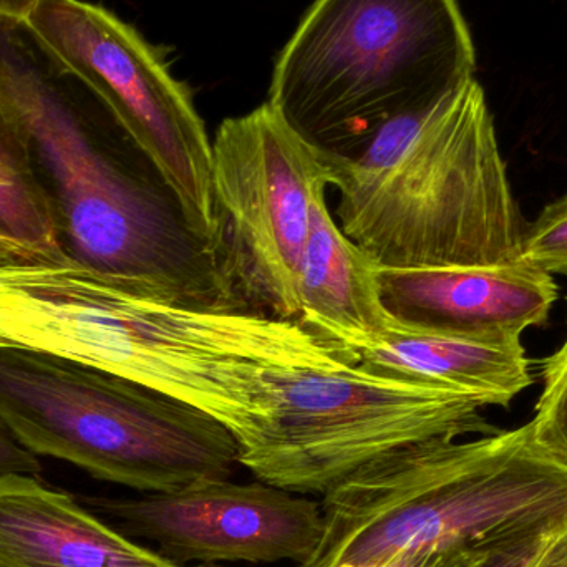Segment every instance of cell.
Wrapping results in <instances>:
<instances>
[{"label": "cell", "mask_w": 567, "mask_h": 567, "mask_svg": "<svg viewBox=\"0 0 567 567\" xmlns=\"http://www.w3.org/2000/svg\"><path fill=\"white\" fill-rule=\"evenodd\" d=\"M0 346L158 390L218 420L238 446L268 416L284 370L352 363L346 346L300 320L186 306L135 279L16 248H0Z\"/></svg>", "instance_id": "6da1fadb"}, {"label": "cell", "mask_w": 567, "mask_h": 567, "mask_svg": "<svg viewBox=\"0 0 567 567\" xmlns=\"http://www.w3.org/2000/svg\"><path fill=\"white\" fill-rule=\"evenodd\" d=\"M215 249L251 312L299 320V276L316 196L332 186L329 156L266 102L226 118L213 140Z\"/></svg>", "instance_id": "ba28073f"}, {"label": "cell", "mask_w": 567, "mask_h": 567, "mask_svg": "<svg viewBox=\"0 0 567 567\" xmlns=\"http://www.w3.org/2000/svg\"><path fill=\"white\" fill-rule=\"evenodd\" d=\"M522 262L549 276H567V195L526 226Z\"/></svg>", "instance_id": "e0dca14e"}, {"label": "cell", "mask_w": 567, "mask_h": 567, "mask_svg": "<svg viewBox=\"0 0 567 567\" xmlns=\"http://www.w3.org/2000/svg\"><path fill=\"white\" fill-rule=\"evenodd\" d=\"M380 290L400 326L512 342L543 326L559 297L553 276L518 262L488 268L379 269Z\"/></svg>", "instance_id": "8fae6325"}, {"label": "cell", "mask_w": 567, "mask_h": 567, "mask_svg": "<svg viewBox=\"0 0 567 567\" xmlns=\"http://www.w3.org/2000/svg\"><path fill=\"white\" fill-rule=\"evenodd\" d=\"M327 156L340 229L380 269L522 262L526 226L475 76L390 120L353 155Z\"/></svg>", "instance_id": "3957f363"}, {"label": "cell", "mask_w": 567, "mask_h": 567, "mask_svg": "<svg viewBox=\"0 0 567 567\" xmlns=\"http://www.w3.org/2000/svg\"><path fill=\"white\" fill-rule=\"evenodd\" d=\"M0 243L49 258H70L45 183L0 110Z\"/></svg>", "instance_id": "9a60e30c"}, {"label": "cell", "mask_w": 567, "mask_h": 567, "mask_svg": "<svg viewBox=\"0 0 567 567\" xmlns=\"http://www.w3.org/2000/svg\"><path fill=\"white\" fill-rule=\"evenodd\" d=\"M536 567H567V533L546 553L545 558Z\"/></svg>", "instance_id": "7402d4cb"}, {"label": "cell", "mask_w": 567, "mask_h": 567, "mask_svg": "<svg viewBox=\"0 0 567 567\" xmlns=\"http://www.w3.org/2000/svg\"><path fill=\"white\" fill-rule=\"evenodd\" d=\"M566 533L567 525H558L483 543L463 567H536Z\"/></svg>", "instance_id": "ac0fdd59"}, {"label": "cell", "mask_w": 567, "mask_h": 567, "mask_svg": "<svg viewBox=\"0 0 567 567\" xmlns=\"http://www.w3.org/2000/svg\"><path fill=\"white\" fill-rule=\"evenodd\" d=\"M40 472V456L25 449L0 419V478L12 475L39 476Z\"/></svg>", "instance_id": "d6986e66"}, {"label": "cell", "mask_w": 567, "mask_h": 567, "mask_svg": "<svg viewBox=\"0 0 567 567\" xmlns=\"http://www.w3.org/2000/svg\"><path fill=\"white\" fill-rule=\"evenodd\" d=\"M476 546L405 553L382 567H463Z\"/></svg>", "instance_id": "ffe728a7"}, {"label": "cell", "mask_w": 567, "mask_h": 567, "mask_svg": "<svg viewBox=\"0 0 567 567\" xmlns=\"http://www.w3.org/2000/svg\"><path fill=\"white\" fill-rule=\"evenodd\" d=\"M379 266L330 215L327 189L313 199L299 276V320L349 349L377 342L399 327L380 290Z\"/></svg>", "instance_id": "4fadbf2b"}, {"label": "cell", "mask_w": 567, "mask_h": 567, "mask_svg": "<svg viewBox=\"0 0 567 567\" xmlns=\"http://www.w3.org/2000/svg\"><path fill=\"white\" fill-rule=\"evenodd\" d=\"M132 539L159 546L182 565L198 561L303 565L323 535L320 503L268 483H202L138 498H83Z\"/></svg>", "instance_id": "30bf717a"}, {"label": "cell", "mask_w": 567, "mask_h": 567, "mask_svg": "<svg viewBox=\"0 0 567 567\" xmlns=\"http://www.w3.org/2000/svg\"><path fill=\"white\" fill-rule=\"evenodd\" d=\"M488 403L436 383L373 372L296 367L275 380L271 409L239 446L259 482L297 495H326L367 463L430 440L498 432Z\"/></svg>", "instance_id": "52a82bcc"}, {"label": "cell", "mask_w": 567, "mask_h": 567, "mask_svg": "<svg viewBox=\"0 0 567 567\" xmlns=\"http://www.w3.org/2000/svg\"><path fill=\"white\" fill-rule=\"evenodd\" d=\"M542 379L533 429L539 443L567 463V339L543 360Z\"/></svg>", "instance_id": "2e32d148"}, {"label": "cell", "mask_w": 567, "mask_h": 567, "mask_svg": "<svg viewBox=\"0 0 567 567\" xmlns=\"http://www.w3.org/2000/svg\"><path fill=\"white\" fill-rule=\"evenodd\" d=\"M0 567H185L39 476L0 478Z\"/></svg>", "instance_id": "7c38bea8"}, {"label": "cell", "mask_w": 567, "mask_h": 567, "mask_svg": "<svg viewBox=\"0 0 567 567\" xmlns=\"http://www.w3.org/2000/svg\"><path fill=\"white\" fill-rule=\"evenodd\" d=\"M40 0H0V19L25 22Z\"/></svg>", "instance_id": "44dd1931"}, {"label": "cell", "mask_w": 567, "mask_h": 567, "mask_svg": "<svg viewBox=\"0 0 567 567\" xmlns=\"http://www.w3.org/2000/svg\"><path fill=\"white\" fill-rule=\"evenodd\" d=\"M0 419L37 456L143 493L231 480L239 446L218 420L115 373L0 346Z\"/></svg>", "instance_id": "8992f818"}, {"label": "cell", "mask_w": 567, "mask_h": 567, "mask_svg": "<svg viewBox=\"0 0 567 567\" xmlns=\"http://www.w3.org/2000/svg\"><path fill=\"white\" fill-rule=\"evenodd\" d=\"M196 567H213V566H209V565H205V566H196Z\"/></svg>", "instance_id": "603a6c76"}, {"label": "cell", "mask_w": 567, "mask_h": 567, "mask_svg": "<svg viewBox=\"0 0 567 567\" xmlns=\"http://www.w3.org/2000/svg\"><path fill=\"white\" fill-rule=\"evenodd\" d=\"M350 352L363 369L472 393L489 406H508L535 382L522 340L485 342L399 323L383 339Z\"/></svg>", "instance_id": "5bb4252c"}, {"label": "cell", "mask_w": 567, "mask_h": 567, "mask_svg": "<svg viewBox=\"0 0 567 567\" xmlns=\"http://www.w3.org/2000/svg\"><path fill=\"white\" fill-rule=\"evenodd\" d=\"M475 70L458 0H316L279 53L268 103L313 148L350 156Z\"/></svg>", "instance_id": "5b68a950"}, {"label": "cell", "mask_w": 567, "mask_h": 567, "mask_svg": "<svg viewBox=\"0 0 567 567\" xmlns=\"http://www.w3.org/2000/svg\"><path fill=\"white\" fill-rule=\"evenodd\" d=\"M320 506L322 539L296 567H382L405 553L567 525V463L528 422L386 453L337 483Z\"/></svg>", "instance_id": "277c9868"}, {"label": "cell", "mask_w": 567, "mask_h": 567, "mask_svg": "<svg viewBox=\"0 0 567 567\" xmlns=\"http://www.w3.org/2000/svg\"><path fill=\"white\" fill-rule=\"evenodd\" d=\"M0 110L47 178L73 261L186 306L246 310L145 153L19 20L0 19Z\"/></svg>", "instance_id": "7a4b0ae2"}, {"label": "cell", "mask_w": 567, "mask_h": 567, "mask_svg": "<svg viewBox=\"0 0 567 567\" xmlns=\"http://www.w3.org/2000/svg\"><path fill=\"white\" fill-rule=\"evenodd\" d=\"M25 22L109 106L172 189L193 231L215 249L213 142L192 92L162 53L115 13L83 0H40Z\"/></svg>", "instance_id": "9c48e42d"}]
</instances>
